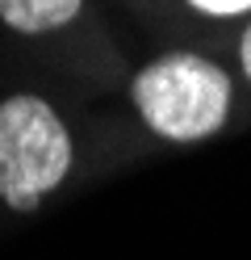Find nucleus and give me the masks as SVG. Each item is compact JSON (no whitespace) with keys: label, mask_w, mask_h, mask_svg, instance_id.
I'll use <instances>...</instances> for the list:
<instances>
[{"label":"nucleus","mask_w":251,"mask_h":260,"mask_svg":"<svg viewBox=\"0 0 251 260\" xmlns=\"http://www.w3.org/2000/svg\"><path fill=\"white\" fill-rule=\"evenodd\" d=\"M239 55H243V72L251 76V25H247V34H243V51Z\"/></svg>","instance_id":"39448f33"},{"label":"nucleus","mask_w":251,"mask_h":260,"mask_svg":"<svg viewBox=\"0 0 251 260\" xmlns=\"http://www.w3.org/2000/svg\"><path fill=\"white\" fill-rule=\"evenodd\" d=\"M134 105L163 139H205L226 122L230 80L201 55H172L134 80Z\"/></svg>","instance_id":"f257e3e1"},{"label":"nucleus","mask_w":251,"mask_h":260,"mask_svg":"<svg viewBox=\"0 0 251 260\" xmlns=\"http://www.w3.org/2000/svg\"><path fill=\"white\" fill-rule=\"evenodd\" d=\"M80 13V0H0V17L5 25L21 29V34H42V29H59Z\"/></svg>","instance_id":"7ed1b4c3"},{"label":"nucleus","mask_w":251,"mask_h":260,"mask_svg":"<svg viewBox=\"0 0 251 260\" xmlns=\"http://www.w3.org/2000/svg\"><path fill=\"white\" fill-rule=\"evenodd\" d=\"M71 168V139L59 113L38 96H9L0 105V198L13 210H38Z\"/></svg>","instance_id":"f03ea898"},{"label":"nucleus","mask_w":251,"mask_h":260,"mask_svg":"<svg viewBox=\"0 0 251 260\" xmlns=\"http://www.w3.org/2000/svg\"><path fill=\"white\" fill-rule=\"evenodd\" d=\"M189 5L201 13H213V17H230V13H247L251 0H189Z\"/></svg>","instance_id":"20e7f679"}]
</instances>
